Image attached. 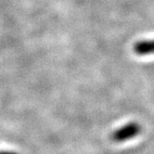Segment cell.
Segmentation results:
<instances>
[{
    "instance_id": "obj_1",
    "label": "cell",
    "mask_w": 154,
    "mask_h": 154,
    "mask_svg": "<svg viewBox=\"0 0 154 154\" xmlns=\"http://www.w3.org/2000/svg\"><path fill=\"white\" fill-rule=\"evenodd\" d=\"M141 132V126L137 123H129L119 129L115 130L112 134V140L114 142H123L136 137Z\"/></svg>"
},
{
    "instance_id": "obj_2",
    "label": "cell",
    "mask_w": 154,
    "mask_h": 154,
    "mask_svg": "<svg viewBox=\"0 0 154 154\" xmlns=\"http://www.w3.org/2000/svg\"><path fill=\"white\" fill-rule=\"evenodd\" d=\"M134 51L137 55H149L154 53V39L153 40H145L139 41L135 44Z\"/></svg>"
},
{
    "instance_id": "obj_3",
    "label": "cell",
    "mask_w": 154,
    "mask_h": 154,
    "mask_svg": "<svg viewBox=\"0 0 154 154\" xmlns=\"http://www.w3.org/2000/svg\"><path fill=\"white\" fill-rule=\"evenodd\" d=\"M0 154H18V153L11 152V151H0Z\"/></svg>"
}]
</instances>
